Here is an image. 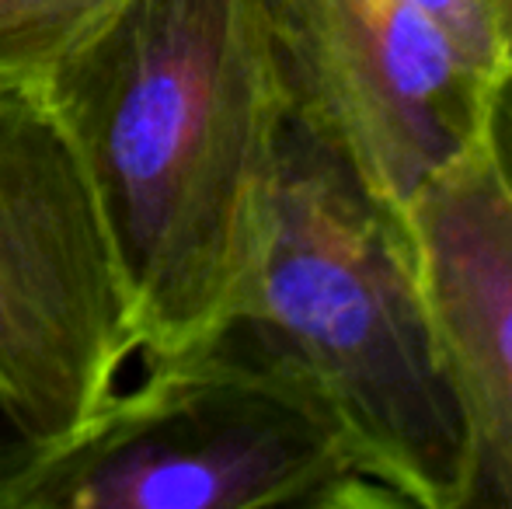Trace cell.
<instances>
[{
	"instance_id": "ba28073f",
	"label": "cell",
	"mask_w": 512,
	"mask_h": 509,
	"mask_svg": "<svg viewBox=\"0 0 512 509\" xmlns=\"http://www.w3.org/2000/svg\"><path fill=\"white\" fill-rule=\"evenodd\" d=\"M411 7L432 18L453 42L460 53L474 63L481 77L506 88L509 84V63L506 46L499 32V11L495 0H408Z\"/></svg>"
},
{
	"instance_id": "8fae6325",
	"label": "cell",
	"mask_w": 512,
	"mask_h": 509,
	"mask_svg": "<svg viewBox=\"0 0 512 509\" xmlns=\"http://www.w3.org/2000/svg\"><path fill=\"white\" fill-rule=\"evenodd\" d=\"M495 11H499V32H502V46H506L509 84H512V0H495Z\"/></svg>"
},
{
	"instance_id": "52a82bcc",
	"label": "cell",
	"mask_w": 512,
	"mask_h": 509,
	"mask_svg": "<svg viewBox=\"0 0 512 509\" xmlns=\"http://www.w3.org/2000/svg\"><path fill=\"white\" fill-rule=\"evenodd\" d=\"M115 4L122 0H0V81H39Z\"/></svg>"
},
{
	"instance_id": "5b68a950",
	"label": "cell",
	"mask_w": 512,
	"mask_h": 509,
	"mask_svg": "<svg viewBox=\"0 0 512 509\" xmlns=\"http://www.w3.org/2000/svg\"><path fill=\"white\" fill-rule=\"evenodd\" d=\"M290 123L391 220L495 116L502 88L408 0H265Z\"/></svg>"
},
{
	"instance_id": "277c9868",
	"label": "cell",
	"mask_w": 512,
	"mask_h": 509,
	"mask_svg": "<svg viewBox=\"0 0 512 509\" xmlns=\"http://www.w3.org/2000/svg\"><path fill=\"white\" fill-rule=\"evenodd\" d=\"M140 353L95 189L39 81H0V408L32 450L74 436Z\"/></svg>"
},
{
	"instance_id": "6da1fadb",
	"label": "cell",
	"mask_w": 512,
	"mask_h": 509,
	"mask_svg": "<svg viewBox=\"0 0 512 509\" xmlns=\"http://www.w3.org/2000/svg\"><path fill=\"white\" fill-rule=\"evenodd\" d=\"M39 84L95 189L143 360L206 346L255 269L290 129L265 0H122Z\"/></svg>"
},
{
	"instance_id": "3957f363",
	"label": "cell",
	"mask_w": 512,
	"mask_h": 509,
	"mask_svg": "<svg viewBox=\"0 0 512 509\" xmlns=\"http://www.w3.org/2000/svg\"><path fill=\"white\" fill-rule=\"evenodd\" d=\"M394 506L352 464L321 401L230 335L147 360V377L35 450L0 509Z\"/></svg>"
},
{
	"instance_id": "8992f818",
	"label": "cell",
	"mask_w": 512,
	"mask_h": 509,
	"mask_svg": "<svg viewBox=\"0 0 512 509\" xmlns=\"http://www.w3.org/2000/svg\"><path fill=\"white\" fill-rule=\"evenodd\" d=\"M398 227L471 433L474 506H512V171L492 123L411 196Z\"/></svg>"
},
{
	"instance_id": "30bf717a",
	"label": "cell",
	"mask_w": 512,
	"mask_h": 509,
	"mask_svg": "<svg viewBox=\"0 0 512 509\" xmlns=\"http://www.w3.org/2000/svg\"><path fill=\"white\" fill-rule=\"evenodd\" d=\"M495 140H499V150L502 157H506L509 171H512V84H506L499 95V102H495Z\"/></svg>"
},
{
	"instance_id": "9c48e42d",
	"label": "cell",
	"mask_w": 512,
	"mask_h": 509,
	"mask_svg": "<svg viewBox=\"0 0 512 509\" xmlns=\"http://www.w3.org/2000/svg\"><path fill=\"white\" fill-rule=\"evenodd\" d=\"M32 454H35V450L28 447L25 436L14 429V422L7 419V412L0 408V485H4L7 478H11Z\"/></svg>"
},
{
	"instance_id": "7a4b0ae2",
	"label": "cell",
	"mask_w": 512,
	"mask_h": 509,
	"mask_svg": "<svg viewBox=\"0 0 512 509\" xmlns=\"http://www.w3.org/2000/svg\"><path fill=\"white\" fill-rule=\"evenodd\" d=\"M230 335L321 401L394 506H474V447L398 220L290 123Z\"/></svg>"
}]
</instances>
